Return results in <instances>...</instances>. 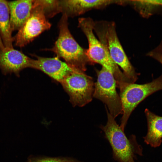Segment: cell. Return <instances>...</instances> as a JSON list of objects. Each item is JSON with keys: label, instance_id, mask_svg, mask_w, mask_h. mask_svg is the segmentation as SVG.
<instances>
[{"label": "cell", "instance_id": "6da1fadb", "mask_svg": "<svg viewBox=\"0 0 162 162\" xmlns=\"http://www.w3.org/2000/svg\"><path fill=\"white\" fill-rule=\"evenodd\" d=\"M68 17L63 14L58 24L59 35L54 45L48 49L57 57L62 58L72 68L84 72L87 66L93 64L89 59L87 49L81 47L71 34L68 28Z\"/></svg>", "mask_w": 162, "mask_h": 162}, {"label": "cell", "instance_id": "7a4b0ae2", "mask_svg": "<svg viewBox=\"0 0 162 162\" xmlns=\"http://www.w3.org/2000/svg\"><path fill=\"white\" fill-rule=\"evenodd\" d=\"M107 120L100 128L112 150L113 158L118 162H135L137 155H142V148L137 142L136 136L127 137L123 131L109 112L106 106Z\"/></svg>", "mask_w": 162, "mask_h": 162}, {"label": "cell", "instance_id": "3957f363", "mask_svg": "<svg viewBox=\"0 0 162 162\" xmlns=\"http://www.w3.org/2000/svg\"><path fill=\"white\" fill-rule=\"evenodd\" d=\"M94 31L112 60L121 67L130 82L134 83L139 74L135 71L120 42L115 23L113 22H95Z\"/></svg>", "mask_w": 162, "mask_h": 162}, {"label": "cell", "instance_id": "277c9868", "mask_svg": "<svg viewBox=\"0 0 162 162\" xmlns=\"http://www.w3.org/2000/svg\"><path fill=\"white\" fill-rule=\"evenodd\" d=\"M94 22L90 17L81 18L78 20V27L85 35L88 42L87 56L93 64H99L110 72L115 79L117 86L120 87L127 82V79L95 36L94 33Z\"/></svg>", "mask_w": 162, "mask_h": 162}, {"label": "cell", "instance_id": "5b68a950", "mask_svg": "<svg viewBox=\"0 0 162 162\" xmlns=\"http://www.w3.org/2000/svg\"><path fill=\"white\" fill-rule=\"evenodd\" d=\"M162 89V75L146 84L128 83L120 91L122 107L120 126L123 131L131 112L138 105L149 95Z\"/></svg>", "mask_w": 162, "mask_h": 162}, {"label": "cell", "instance_id": "8992f818", "mask_svg": "<svg viewBox=\"0 0 162 162\" xmlns=\"http://www.w3.org/2000/svg\"><path fill=\"white\" fill-rule=\"evenodd\" d=\"M97 82L94 83L93 97L99 100L107 106L110 113L115 118L122 113V107L120 96L117 93L116 83L112 74L102 67L96 69Z\"/></svg>", "mask_w": 162, "mask_h": 162}, {"label": "cell", "instance_id": "52a82bcc", "mask_svg": "<svg viewBox=\"0 0 162 162\" xmlns=\"http://www.w3.org/2000/svg\"><path fill=\"white\" fill-rule=\"evenodd\" d=\"M74 106H82L92 100L94 88L92 78L84 72L76 70L60 82Z\"/></svg>", "mask_w": 162, "mask_h": 162}, {"label": "cell", "instance_id": "ba28073f", "mask_svg": "<svg viewBox=\"0 0 162 162\" xmlns=\"http://www.w3.org/2000/svg\"><path fill=\"white\" fill-rule=\"evenodd\" d=\"M51 24L46 17L42 7L34 0L31 14L22 27L13 37L16 46L24 47L45 31Z\"/></svg>", "mask_w": 162, "mask_h": 162}, {"label": "cell", "instance_id": "9c48e42d", "mask_svg": "<svg viewBox=\"0 0 162 162\" xmlns=\"http://www.w3.org/2000/svg\"><path fill=\"white\" fill-rule=\"evenodd\" d=\"M34 61L13 48L0 49V70L5 75L14 73L19 77L20 72L23 69L32 68Z\"/></svg>", "mask_w": 162, "mask_h": 162}, {"label": "cell", "instance_id": "30bf717a", "mask_svg": "<svg viewBox=\"0 0 162 162\" xmlns=\"http://www.w3.org/2000/svg\"><path fill=\"white\" fill-rule=\"evenodd\" d=\"M36 57L37 59H34L32 68L43 71L59 82L68 75L77 70L57 56L54 58Z\"/></svg>", "mask_w": 162, "mask_h": 162}, {"label": "cell", "instance_id": "8fae6325", "mask_svg": "<svg viewBox=\"0 0 162 162\" xmlns=\"http://www.w3.org/2000/svg\"><path fill=\"white\" fill-rule=\"evenodd\" d=\"M117 2L116 0H60L61 12L68 17L80 15L90 10L103 8Z\"/></svg>", "mask_w": 162, "mask_h": 162}, {"label": "cell", "instance_id": "7c38bea8", "mask_svg": "<svg viewBox=\"0 0 162 162\" xmlns=\"http://www.w3.org/2000/svg\"><path fill=\"white\" fill-rule=\"evenodd\" d=\"M34 1L19 0L8 1L12 32L18 31L28 19L33 8Z\"/></svg>", "mask_w": 162, "mask_h": 162}, {"label": "cell", "instance_id": "4fadbf2b", "mask_svg": "<svg viewBox=\"0 0 162 162\" xmlns=\"http://www.w3.org/2000/svg\"><path fill=\"white\" fill-rule=\"evenodd\" d=\"M148 131L144 142L153 148L159 147L162 142V116L155 114L147 109L145 110Z\"/></svg>", "mask_w": 162, "mask_h": 162}, {"label": "cell", "instance_id": "5bb4252c", "mask_svg": "<svg viewBox=\"0 0 162 162\" xmlns=\"http://www.w3.org/2000/svg\"><path fill=\"white\" fill-rule=\"evenodd\" d=\"M8 1L0 0V35L4 47L13 48Z\"/></svg>", "mask_w": 162, "mask_h": 162}, {"label": "cell", "instance_id": "9a60e30c", "mask_svg": "<svg viewBox=\"0 0 162 162\" xmlns=\"http://www.w3.org/2000/svg\"><path fill=\"white\" fill-rule=\"evenodd\" d=\"M128 4L132 5L142 16L147 18L158 7L162 6V0H128Z\"/></svg>", "mask_w": 162, "mask_h": 162}, {"label": "cell", "instance_id": "2e32d148", "mask_svg": "<svg viewBox=\"0 0 162 162\" xmlns=\"http://www.w3.org/2000/svg\"><path fill=\"white\" fill-rule=\"evenodd\" d=\"M42 7L46 17L51 18L61 12L60 0H36Z\"/></svg>", "mask_w": 162, "mask_h": 162}, {"label": "cell", "instance_id": "e0dca14e", "mask_svg": "<svg viewBox=\"0 0 162 162\" xmlns=\"http://www.w3.org/2000/svg\"><path fill=\"white\" fill-rule=\"evenodd\" d=\"M28 162H82L70 158H51L45 157H33L30 158Z\"/></svg>", "mask_w": 162, "mask_h": 162}, {"label": "cell", "instance_id": "ac0fdd59", "mask_svg": "<svg viewBox=\"0 0 162 162\" xmlns=\"http://www.w3.org/2000/svg\"><path fill=\"white\" fill-rule=\"evenodd\" d=\"M147 55L155 59L162 64V43L156 48L148 53Z\"/></svg>", "mask_w": 162, "mask_h": 162}, {"label": "cell", "instance_id": "d6986e66", "mask_svg": "<svg viewBox=\"0 0 162 162\" xmlns=\"http://www.w3.org/2000/svg\"><path fill=\"white\" fill-rule=\"evenodd\" d=\"M5 48L0 35V49L3 50Z\"/></svg>", "mask_w": 162, "mask_h": 162}]
</instances>
